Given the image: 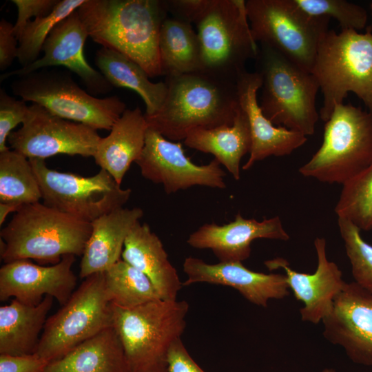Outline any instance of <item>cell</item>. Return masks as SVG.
I'll return each mask as SVG.
<instances>
[{"mask_svg": "<svg viewBox=\"0 0 372 372\" xmlns=\"http://www.w3.org/2000/svg\"><path fill=\"white\" fill-rule=\"evenodd\" d=\"M76 11L94 42L132 59L149 78L162 75L158 41L166 0H85Z\"/></svg>", "mask_w": 372, "mask_h": 372, "instance_id": "1", "label": "cell"}, {"mask_svg": "<svg viewBox=\"0 0 372 372\" xmlns=\"http://www.w3.org/2000/svg\"><path fill=\"white\" fill-rule=\"evenodd\" d=\"M160 109L145 116L149 127L172 141L198 128L231 125L240 108L237 81L198 71L165 79Z\"/></svg>", "mask_w": 372, "mask_h": 372, "instance_id": "2", "label": "cell"}, {"mask_svg": "<svg viewBox=\"0 0 372 372\" xmlns=\"http://www.w3.org/2000/svg\"><path fill=\"white\" fill-rule=\"evenodd\" d=\"M91 230V223L40 202L25 205L1 229V258L54 265L65 255L82 256Z\"/></svg>", "mask_w": 372, "mask_h": 372, "instance_id": "3", "label": "cell"}, {"mask_svg": "<svg viewBox=\"0 0 372 372\" xmlns=\"http://www.w3.org/2000/svg\"><path fill=\"white\" fill-rule=\"evenodd\" d=\"M311 74L323 96L320 118L327 121L349 92L372 114V32L329 30L321 39Z\"/></svg>", "mask_w": 372, "mask_h": 372, "instance_id": "4", "label": "cell"}, {"mask_svg": "<svg viewBox=\"0 0 372 372\" xmlns=\"http://www.w3.org/2000/svg\"><path fill=\"white\" fill-rule=\"evenodd\" d=\"M255 60L262 79L259 105L265 117L276 126L313 135L320 118L316 105L320 87L314 76L265 44L258 46Z\"/></svg>", "mask_w": 372, "mask_h": 372, "instance_id": "5", "label": "cell"}, {"mask_svg": "<svg viewBox=\"0 0 372 372\" xmlns=\"http://www.w3.org/2000/svg\"><path fill=\"white\" fill-rule=\"evenodd\" d=\"M201 50V71L238 81L258 45L248 21L246 1L206 0L194 23Z\"/></svg>", "mask_w": 372, "mask_h": 372, "instance_id": "6", "label": "cell"}, {"mask_svg": "<svg viewBox=\"0 0 372 372\" xmlns=\"http://www.w3.org/2000/svg\"><path fill=\"white\" fill-rule=\"evenodd\" d=\"M371 163L372 114L341 103L325 122L320 147L299 172L322 183L342 185Z\"/></svg>", "mask_w": 372, "mask_h": 372, "instance_id": "7", "label": "cell"}, {"mask_svg": "<svg viewBox=\"0 0 372 372\" xmlns=\"http://www.w3.org/2000/svg\"><path fill=\"white\" fill-rule=\"evenodd\" d=\"M14 95L38 104L52 114L95 130H110L125 111L117 96L96 98L81 88L70 73L43 68L12 82Z\"/></svg>", "mask_w": 372, "mask_h": 372, "instance_id": "8", "label": "cell"}, {"mask_svg": "<svg viewBox=\"0 0 372 372\" xmlns=\"http://www.w3.org/2000/svg\"><path fill=\"white\" fill-rule=\"evenodd\" d=\"M246 10L254 39L311 72L329 19L303 11L294 0H247Z\"/></svg>", "mask_w": 372, "mask_h": 372, "instance_id": "9", "label": "cell"}, {"mask_svg": "<svg viewBox=\"0 0 372 372\" xmlns=\"http://www.w3.org/2000/svg\"><path fill=\"white\" fill-rule=\"evenodd\" d=\"M112 327L131 369L166 361L171 346L181 339L189 304L185 300H157L132 308L112 304Z\"/></svg>", "mask_w": 372, "mask_h": 372, "instance_id": "10", "label": "cell"}, {"mask_svg": "<svg viewBox=\"0 0 372 372\" xmlns=\"http://www.w3.org/2000/svg\"><path fill=\"white\" fill-rule=\"evenodd\" d=\"M84 279L66 303L46 320L36 353L49 362L112 326L104 272Z\"/></svg>", "mask_w": 372, "mask_h": 372, "instance_id": "11", "label": "cell"}, {"mask_svg": "<svg viewBox=\"0 0 372 372\" xmlns=\"http://www.w3.org/2000/svg\"><path fill=\"white\" fill-rule=\"evenodd\" d=\"M28 159L39 183L43 203L79 220L91 223L124 207L131 196V189H123L105 169L85 177L52 169L44 159Z\"/></svg>", "mask_w": 372, "mask_h": 372, "instance_id": "12", "label": "cell"}, {"mask_svg": "<svg viewBox=\"0 0 372 372\" xmlns=\"http://www.w3.org/2000/svg\"><path fill=\"white\" fill-rule=\"evenodd\" d=\"M101 138L96 130L32 103L26 121L10 133L7 141L13 150L28 158L45 160L61 154L94 157Z\"/></svg>", "mask_w": 372, "mask_h": 372, "instance_id": "13", "label": "cell"}, {"mask_svg": "<svg viewBox=\"0 0 372 372\" xmlns=\"http://www.w3.org/2000/svg\"><path fill=\"white\" fill-rule=\"evenodd\" d=\"M136 163L145 178L163 185L168 194L194 186L226 187L225 172L216 159L207 165H196L185 154L181 143L167 139L150 127Z\"/></svg>", "mask_w": 372, "mask_h": 372, "instance_id": "14", "label": "cell"}, {"mask_svg": "<svg viewBox=\"0 0 372 372\" xmlns=\"http://www.w3.org/2000/svg\"><path fill=\"white\" fill-rule=\"evenodd\" d=\"M323 335L343 348L355 364L372 366V293L346 282L331 313L322 320Z\"/></svg>", "mask_w": 372, "mask_h": 372, "instance_id": "15", "label": "cell"}, {"mask_svg": "<svg viewBox=\"0 0 372 372\" xmlns=\"http://www.w3.org/2000/svg\"><path fill=\"white\" fill-rule=\"evenodd\" d=\"M88 34L76 10L60 21L45 40L43 56L32 63L1 76V81L12 76H21L43 68L63 66L76 74L93 94H105L113 87L103 75L93 68L83 54Z\"/></svg>", "mask_w": 372, "mask_h": 372, "instance_id": "16", "label": "cell"}, {"mask_svg": "<svg viewBox=\"0 0 372 372\" xmlns=\"http://www.w3.org/2000/svg\"><path fill=\"white\" fill-rule=\"evenodd\" d=\"M75 260V256L65 255L51 266L36 265L28 260L4 263L0 269L1 301L14 297L24 304L36 305L50 296L63 305L76 285L72 270Z\"/></svg>", "mask_w": 372, "mask_h": 372, "instance_id": "17", "label": "cell"}, {"mask_svg": "<svg viewBox=\"0 0 372 372\" xmlns=\"http://www.w3.org/2000/svg\"><path fill=\"white\" fill-rule=\"evenodd\" d=\"M313 243L318 260L313 273L293 270L281 257L266 260L264 264L270 271L282 269L285 271L289 287L296 298L304 302L300 310L301 320L317 324L331 313L346 282L338 265L327 258L325 238L318 237Z\"/></svg>", "mask_w": 372, "mask_h": 372, "instance_id": "18", "label": "cell"}, {"mask_svg": "<svg viewBox=\"0 0 372 372\" xmlns=\"http://www.w3.org/2000/svg\"><path fill=\"white\" fill-rule=\"evenodd\" d=\"M183 271L187 275L183 286L206 282L231 287L251 303L267 307L269 300L282 299L289 295L285 274L256 272L242 262H219L209 264L189 256L185 259Z\"/></svg>", "mask_w": 372, "mask_h": 372, "instance_id": "19", "label": "cell"}, {"mask_svg": "<svg viewBox=\"0 0 372 372\" xmlns=\"http://www.w3.org/2000/svg\"><path fill=\"white\" fill-rule=\"evenodd\" d=\"M258 238L287 241L289 235L279 216L258 221L237 214L234 221L223 225L204 224L187 242L196 249H211L220 262H242L250 256L251 244Z\"/></svg>", "mask_w": 372, "mask_h": 372, "instance_id": "20", "label": "cell"}, {"mask_svg": "<svg viewBox=\"0 0 372 372\" xmlns=\"http://www.w3.org/2000/svg\"><path fill=\"white\" fill-rule=\"evenodd\" d=\"M261 86V76L256 71H245L237 81L239 105L247 116L251 136L249 157L243 170L271 156L289 155L307 141L302 134L276 126L265 117L257 100Z\"/></svg>", "mask_w": 372, "mask_h": 372, "instance_id": "21", "label": "cell"}, {"mask_svg": "<svg viewBox=\"0 0 372 372\" xmlns=\"http://www.w3.org/2000/svg\"><path fill=\"white\" fill-rule=\"evenodd\" d=\"M143 216L141 208L123 207L92 222L80 263V277L105 272L121 259L125 240Z\"/></svg>", "mask_w": 372, "mask_h": 372, "instance_id": "22", "label": "cell"}, {"mask_svg": "<svg viewBox=\"0 0 372 372\" xmlns=\"http://www.w3.org/2000/svg\"><path fill=\"white\" fill-rule=\"evenodd\" d=\"M121 258L149 278L162 300H177L183 283L161 239L147 223L139 221L132 227Z\"/></svg>", "mask_w": 372, "mask_h": 372, "instance_id": "23", "label": "cell"}, {"mask_svg": "<svg viewBox=\"0 0 372 372\" xmlns=\"http://www.w3.org/2000/svg\"><path fill=\"white\" fill-rule=\"evenodd\" d=\"M148 128L145 114L138 107L127 108L110 134L101 137L93 157L96 164L121 185L132 163L143 152Z\"/></svg>", "mask_w": 372, "mask_h": 372, "instance_id": "24", "label": "cell"}, {"mask_svg": "<svg viewBox=\"0 0 372 372\" xmlns=\"http://www.w3.org/2000/svg\"><path fill=\"white\" fill-rule=\"evenodd\" d=\"M119 337L111 326L48 364L43 372H130Z\"/></svg>", "mask_w": 372, "mask_h": 372, "instance_id": "25", "label": "cell"}, {"mask_svg": "<svg viewBox=\"0 0 372 372\" xmlns=\"http://www.w3.org/2000/svg\"><path fill=\"white\" fill-rule=\"evenodd\" d=\"M54 299L46 296L39 304L29 305L14 298L0 307V354L36 353Z\"/></svg>", "mask_w": 372, "mask_h": 372, "instance_id": "26", "label": "cell"}, {"mask_svg": "<svg viewBox=\"0 0 372 372\" xmlns=\"http://www.w3.org/2000/svg\"><path fill=\"white\" fill-rule=\"evenodd\" d=\"M184 143L190 148L214 155L234 178L238 180L241 159L250 152L251 147L247 116L240 107L231 125L195 129L187 134Z\"/></svg>", "mask_w": 372, "mask_h": 372, "instance_id": "27", "label": "cell"}, {"mask_svg": "<svg viewBox=\"0 0 372 372\" xmlns=\"http://www.w3.org/2000/svg\"><path fill=\"white\" fill-rule=\"evenodd\" d=\"M95 63L112 87L128 88L139 94L145 104V116L160 109L167 92L165 82H152L141 65L109 48L102 47L96 51Z\"/></svg>", "mask_w": 372, "mask_h": 372, "instance_id": "28", "label": "cell"}, {"mask_svg": "<svg viewBox=\"0 0 372 372\" xmlns=\"http://www.w3.org/2000/svg\"><path fill=\"white\" fill-rule=\"evenodd\" d=\"M158 48L162 75L166 77L201 71V50L192 23L167 17L159 34Z\"/></svg>", "mask_w": 372, "mask_h": 372, "instance_id": "29", "label": "cell"}, {"mask_svg": "<svg viewBox=\"0 0 372 372\" xmlns=\"http://www.w3.org/2000/svg\"><path fill=\"white\" fill-rule=\"evenodd\" d=\"M42 199L39 183L29 159L8 149L0 152V202L25 205Z\"/></svg>", "mask_w": 372, "mask_h": 372, "instance_id": "30", "label": "cell"}, {"mask_svg": "<svg viewBox=\"0 0 372 372\" xmlns=\"http://www.w3.org/2000/svg\"><path fill=\"white\" fill-rule=\"evenodd\" d=\"M104 274L106 291L114 305L132 308L161 299L149 278L122 258Z\"/></svg>", "mask_w": 372, "mask_h": 372, "instance_id": "31", "label": "cell"}, {"mask_svg": "<svg viewBox=\"0 0 372 372\" xmlns=\"http://www.w3.org/2000/svg\"><path fill=\"white\" fill-rule=\"evenodd\" d=\"M335 212L360 231L372 230V163L342 185Z\"/></svg>", "mask_w": 372, "mask_h": 372, "instance_id": "32", "label": "cell"}, {"mask_svg": "<svg viewBox=\"0 0 372 372\" xmlns=\"http://www.w3.org/2000/svg\"><path fill=\"white\" fill-rule=\"evenodd\" d=\"M85 0H61L48 15L29 21L19 38L17 59L25 67L39 57L43 45L54 28L76 10Z\"/></svg>", "mask_w": 372, "mask_h": 372, "instance_id": "33", "label": "cell"}, {"mask_svg": "<svg viewBox=\"0 0 372 372\" xmlns=\"http://www.w3.org/2000/svg\"><path fill=\"white\" fill-rule=\"evenodd\" d=\"M355 282L372 293V245L361 236L360 230L350 221L338 218Z\"/></svg>", "mask_w": 372, "mask_h": 372, "instance_id": "34", "label": "cell"}, {"mask_svg": "<svg viewBox=\"0 0 372 372\" xmlns=\"http://www.w3.org/2000/svg\"><path fill=\"white\" fill-rule=\"evenodd\" d=\"M306 13L316 17L333 18L341 30L358 31L367 23L366 10L362 6L344 0H294Z\"/></svg>", "mask_w": 372, "mask_h": 372, "instance_id": "35", "label": "cell"}, {"mask_svg": "<svg viewBox=\"0 0 372 372\" xmlns=\"http://www.w3.org/2000/svg\"><path fill=\"white\" fill-rule=\"evenodd\" d=\"M30 106L24 100L9 96L3 89L0 90V152L9 149L8 137L19 123H23L29 114Z\"/></svg>", "mask_w": 372, "mask_h": 372, "instance_id": "36", "label": "cell"}, {"mask_svg": "<svg viewBox=\"0 0 372 372\" xmlns=\"http://www.w3.org/2000/svg\"><path fill=\"white\" fill-rule=\"evenodd\" d=\"M59 0H12L17 8V18L14 25V33L17 39L32 17L39 18L49 14Z\"/></svg>", "mask_w": 372, "mask_h": 372, "instance_id": "37", "label": "cell"}, {"mask_svg": "<svg viewBox=\"0 0 372 372\" xmlns=\"http://www.w3.org/2000/svg\"><path fill=\"white\" fill-rule=\"evenodd\" d=\"M48 363L37 353L23 355L0 354V372H43Z\"/></svg>", "mask_w": 372, "mask_h": 372, "instance_id": "38", "label": "cell"}, {"mask_svg": "<svg viewBox=\"0 0 372 372\" xmlns=\"http://www.w3.org/2000/svg\"><path fill=\"white\" fill-rule=\"evenodd\" d=\"M166 362L169 372H205L189 355L181 339L169 348Z\"/></svg>", "mask_w": 372, "mask_h": 372, "instance_id": "39", "label": "cell"}, {"mask_svg": "<svg viewBox=\"0 0 372 372\" xmlns=\"http://www.w3.org/2000/svg\"><path fill=\"white\" fill-rule=\"evenodd\" d=\"M19 41L14 33V25L5 19L0 21V70L9 68L18 55Z\"/></svg>", "mask_w": 372, "mask_h": 372, "instance_id": "40", "label": "cell"}, {"mask_svg": "<svg viewBox=\"0 0 372 372\" xmlns=\"http://www.w3.org/2000/svg\"><path fill=\"white\" fill-rule=\"evenodd\" d=\"M130 372H169L166 361H159L132 369Z\"/></svg>", "mask_w": 372, "mask_h": 372, "instance_id": "41", "label": "cell"}, {"mask_svg": "<svg viewBox=\"0 0 372 372\" xmlns=\"http://www.w3.org/2000/svg\"><path fill=\"white\" fill-rule=\"evenodd\" d=\"M21 207V205L14 203L0 202V225H3L10 213L17 212Z\"/></svg>", "mask_w": 372, "mask_h": 372, "instance_id": "42", "label": "cell"}, {"mask_svg": "<svg viewBox=\"0 0 372 372\" xmlns=\"http://www.w3.org/2000/svg\"><path fill=\"white\" fill-rule=\"evenodd\" d=\"M321 372H336L334 369L332 368H325Z\"/></svg>", "mask_w": 372, "mask_h": 372, "instance_id": "43", "label": "cell"}, {"mask_svg": "<svg viewBox=\"0 0 372 372\" xmlns=\"http://www.w3.org/2000/svg\"><path fill=\"white\" fill-rule=\"evenodd\" d=\"M371 11H372V2L371 3Z\"/></svg>", "mask_w": 372, "mask_h": 372, "instance_id": "44", "label": "cell"}]
</instances>
